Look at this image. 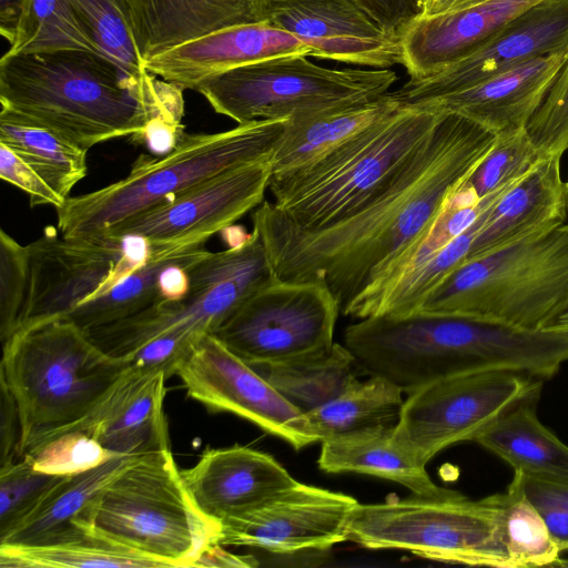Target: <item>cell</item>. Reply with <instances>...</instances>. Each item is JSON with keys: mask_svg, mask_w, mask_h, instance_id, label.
Segmentation results:
<instances>
[{"mask_svg": "<svg viewBox=\"0 0 568 568\" xmlns=\"http://www.w3.org/2000/svg\"><path fill=\"white\" fill-rule=\"evenodd\" d=\"M495 138L480 124L444 112L427 142L387 184L354 212L321 229H300L273 202L263 201L253 212V229L276 277L321 282L342 310L383 280L419 240Z\"/></svg>", "mask_w": 568, "mask_h": 568, "instance_id": "obj_1", "label": "cell"}, {"mask_svg": "<svg viewBox=\"0 0 568 568\" xmlns=\"http://www.w3.org/2000/svg\"><path fill=\"white\" fill-rule=\"evenodd\" d=\"M344 345L363 368L407 394L474 368H507L548 379L566 355L565 337L556 328L425 312L358 320L346 327Z\"/></svg>", "mask_w": 568, "mask_h": 568, "instance_id": "obj_2", "label": "cell"}, {"mask_svg": "<svg viewBox=\"0 0 568 568\" xmlns=\"http://www.w3.org/2000/svg\"><path fill=\"white\" fill-rule=\"evenodd\" d=\"M175 84L146 73L130 77L104 54L84 50L6 52L0 60V104L89 150L141 133Z\"/></svg>", "mask_w": 568, "mask_h": 568, "instance_id": "obj_3", "label": "cell"}, {"mask_svg": "<svg viewBox=\"0 0 568 568\" xmlns=\"http://www.w3.org/2000/svg\"><path fill=\"white\" fill-rule=\"evenodd\" d=\"M130 367L64 318L16 332L2 345L0 378L19 409L18 458L87 417Z\"/></svg>", "mask_w": 568, "mask_h": 568, "instance_id": "obj_4", "label": "cell"}, {"mask_svg": "<svg viewBox=\"0 0 568 568\" xmlns=\"http://www.w3.org/2000/svg\"><path fill=\"white\" fill-rule=\"evenodd\" d=\"M444 112L404 104L318 160L271 176L275 207L295 226L316 230L354 212L422 149Z\"/></svg>", "mask_w": 568, "mask_h": 568, "instance_id": "obj_5", "label": "cell"}, {"mask_svg": "<svg viewBox=\"0 0 568 568\" xmlns=\"http://www.w3.org/2000/svg\"><path fill=\"white\" fill-rule=\"evenodd\" d=\"M287 120H261L216 133H184L161 156L141 155L129 174L57 210L64 237L100 235L111 226L234 166L270 158Z\"/></svg>", "mask_w": 568, "mask_h": 568, "instance_id": "obj_6", "label": "cell"}, {"mask_svg": "<svg viewBox=\"0 0 568 568\" xmlns=\"http://www.w3.org/2000/svg\"><path fill=\"white\" fill-rule=\"evenodd\" d=\"M568 303V223L469 260L417 312L547 327Z\"/></svg>", "mask_w": 568, "mask_h": 568, "instance_id": "obj_7", "label": "cell"}, {"mask_svg": "<svg viewBox=\"0 0 568 568\" xmlns=\"http://www.w3.org/2000/svg\"><path fill=\"white\" fill-rule=\"evenodd\" d=\"M80 528L168 567H194L222 526L191 500L171 449L140 455L89 506Z\"/></svg>", "mask_w": 568, "mask_h": 568, "instance_id": "obj_8", "label": "cell"}, {"mask_svg": "<svg viewBox=\"0 0 568 568\" xmlns=\"http://www.w3.org/2000/svg\"><path fill=\"white\" fill-rule=\"evenodd\" d=\"M347 541L446 564L513 568L503 540L497 494L479 500L459 494L445 499L414 495L358 503L348 520Z\"/></svg>", "mask_w": 568, "mask_h": 568, "instance_id": "obj_9", "label": "cell"}, {"mask_svg": "<svg viewBox=\"0 0 568 568\" xmlns=\"http://www.w3.org/2000/svg\"><path fill=\"white\" fill-rule=\"evenodd\" d=\"M397 75L388 69H327L291 54L215 74L193 91L237 124L291 118L374 100Z\"/></svg>", "mask_w": 568, "mask_h": 568, "instance_id": "obj_10", "label": "cell"}, {"mask_svg": "<svg viewBox=\"0 0 568 568\" xmlns=\"http://www.w3.org/2000/svg\"><path fill=\"white\" fill-rule=\"evenodd\" d=\"M189 293L159 300L143 311L87 335L105 354L124 358L168 333L200 339L212 334L250 295L276 278L260 234L253 229L237 244L207 252L187 268Z\"/></svg>", "mask_w": 568, "mask_h": 568, "instance_id": "obj_11", "label": "cell"}, {"mask_svg": "<svg viewBox=\"0 0 568 568\" xmlns=\"http://www.w3.org/2000/svg\"><path fill=\"white\" fill-rule=\"evenodd\" d=\"M542 382L507 368H474L437 378L408 393L394 439L426 466L446 447L474 442L507 409L540 393Z\"/></svg>", "mask_w": 568, "mask_h": 568, "instance_id": "obj_12", "label": "cell"}, {"mask_svg": "<svg viewBox=\"0 0 568 568\" xmlns=\"http://www.w3.org/2000/svg\"><path fill=\"white\" fill-rule=\"evenodd\" d=\"M29 248V284L18 331L65 317L81 303L102 295L153 256L140 236L64 237L53 227Z\"/></svg>", "mask_w": 568, "mask_h": 568, "instance_id": "obj_13", "label": "cell"}, {"mask_svg": "<svg viewBox=\"0 0 568 568\" xmlns=\"http://www.w3.org/2000/svg\"><path fill=\"white\" fill-rule=\"evenodd\" d=\"M339 312V302L325 284L276 277L212 335L250 365L284 361L331 347Z\"/></svg>", "mask_w": 568, "mask_h": 568, "instance_id": "obj_14", "label": "cell"}, {"mask_svg": "<svg viewBox=\"0 0 568 568\" xmlns=\"http://www.w3.org/2000/svg\"><path fill=\"white\" fill-rule=\"evenodd\" d=\"M187 396L213 413H231L300 450L317 438L307 418L214 335L202 336L175 368Z\"/></svg>", "mask_w": 568, "mask_h": 568, "instance_id": "obj_15", "label": "cell"}, {"mask_svg": "<svg viewBox=\"0 0 568 568\" xmlns=\"http://www.w3.org/2000/svg\"><path fill=\"white\" fill-rule=\"evenodd\" d=\"M271 176L270 158L234 166L100 235L140 236L152 243L185 239L207 241L264 201Z\"/></svg>", "mask_w": 568, "mask_h": 568, "instance_id": "obj_16", "label": "cell"}, {"mask_svg": "<svg viewBox=\"0 0 568 568\" xmlns=\"http://www.w3.org/2000/svg\"><path fill=\"white\" fill-rule=\"evenodd\" d=\"M357 504L349 495L298 481L223 524L220 544L277 555L326 551L347 541L348 520Z\"/></svg>", "mask_w": 568, "mask_h": 568, "instance_id": "obj_17", "label": "cell"}, {"mask_svg": "<svg viewBox=\"0 0 568 568\" xmlns=\"http://www.w3.org/2000/svg\"><path fill=\"white\" fill-rule=\"evenodd\" d=\"M568 54V0H540L467 57L398 91L404 104H417L470 88L527 60Z\"/></svg>", "mask_w": 568, "mask_h": 568, "instance_id": "obj_18", "label": "cell"}, {"mask_svg": "<svg viewBox=\"0 0 568 568\" xmlns=\"http://www.w3.org/2000/svg\"><path fill=\"white\" fill-rule=\"evenodd\" d=\"M268 22L304 41L316 58L373 69L403 62L399 34L355 0H275Z\"/></svg>", "mask_w": 568, "mask_h": 568, "instance_id": "obj_19", "label": "cell"}, {"mask_svg": "<svg viewBox=\"0 0 568 568\" xmlns=\"http://www.w3.org/2000/svg\"><path fill=\"white\" fill-rule=\"evenodd\" d=\"M180 474L197 510L221 526L298 483L273 456L239 444L205 449Z\"/></svg>", "mask_w": 568, "mask_h": 568, "instance_id": "obj_20", "label": "cell"}, {"mask_svg": "<svg viewBox=\"0 0 568 568\" xmlns=\"http://www.w3.org/2000/svg\"><path fill=\"white\" fill-rule=\"evenodd\" d=\"M302 54L313 57L301 39L268 21L225 28L175 45L144 61V69L183 90L245 64Z\"/></svg>", "mask_w": 568, "mask_h": 568, "instance_id": "obj_21", "label": "cell"}, {"mask_svg": "<svg viewBox=\"0 0 568 568\" xmlns=\"http://www.w3.org/2000/svg\"><path fill=\"white\" fill-rule=\"evenodd\" d=\"M166 378L163 371L131 366L104 399L70 430L88 433L115 455L170 450L163 409Z\"/></svg>", "mask_w": 568, "mask_h": 568, "instance_id": "obj_22", "label": "cell"}, {"mask_svg": "<svg viewBox=\"0 0 568 568\" xmlns=\"http://www.w3.org/2000/svg\"><path fill=\"white\" fill-rule=\"evenodd\" d=\"M540 0H491L464 10L416 17L399 34L410 79L430 77L467 57Z\"/></svg>", "mask_w": 568, "mask_h": 568, "instance_id": "obj_23", "label": "cell"}, {"mask_svg": "<svg viewBox=\"0 0 568 568\" xmlns=\"http://www.w3.org/2000/svg\"><path fill=\"white\" fill-rule=\"evenodd\" d=\"M567 59L562 53L537 57L470 88L422 103L463 115L495 134L524 129Z\"/></svg>", "mask_w": 568, "mask_h": 568, "instance_id": "obj_24", "label": "cell"}, {"mask_svg": "<svg viewBox=\"0 0 568 568\" xmlns=\"http://www.w3.org/2000/svg\"><path fill=\"white\" fill-rule=\"evenodd\" d=\"M561 156L540 158L491 205L473 242L469 260L565 223L568 187Z\"/></svg>", "mask_w": 568, "mask_h": 568, "instance_id": "obj_25", "label": "cell"}, {"mask_svg": "<svg viewBox=\"0 0 568 568\" xmlns=\"http://www.w3.org/2000/svg\"><path fill=\"white\" fill-rule=\"evenodd\" d=\"M275 0H125L143 60L205 34L268 21Z\"/></svg>", "mask_w": 568, "mask_h": 568, "instance_id": "obj_26", "label": "cell"}, {"mask_svg": "<svg viewBox=\"0 0 568 568\" xmlns=\"http://www.w3.org/2000/svg\"><path fill=\"white\" fill-rule=\"evenodd\" d=\"M395 425L358 429L323 439L317 459L325 473H356L400 484L414 495L445 499L460 493L436 485L412 455L394 439Z\"/></svg>", "mask_w": 568, "mask_h": 568, "instance_id": "obj_27", "label": "cell"}, {"mask_svg": "<svg viewBox=\"0 0 568 568\" xmlns=\"http://www.w3.org/2000/svg\"><path fill=\"white\" fill-rule=\"evenodd\" d=\"M395 92L371 101L291 118L270 155L272 176L301 169L399 110Z\"/></svg>", "mask_w": 568, "mask_h": 568, "instance_id": "obj_28", "label": "cell"}, {"mask_svg": "<svg viewBox=\"0 0 568 568\" xmlns=\"http://www.w3.org/2000/svg\"><path fill=\"white\" fill-rule=\"evenodd\" d=\"M136 457L116 456L95 468L67 476L0 545L48 546L83 536L87 532L80 523L89 506Z\"/></svg>", "mask_w": 568, "mask_h": 568, "instance_id": "obj_29", "label": "cell"}, {"mask_svg": "<svg viewBox=\"0 0 568 568\" xmlns=\"http://www.w3.org/2000/svg\"><path fill=\"white\" fill-rule=\"evenodd\" d=\"M540 393L503 413L474 442L524 473L568 478V445L537 417Z\"/></svg>", "mask_w": 568, "mask_h": 568, "instance_id": "obj_30", "label": "cell"}, {"mask_svg": "<svg viewBox=\"0 0 568 568\" xmlns=\"http://www.w3.org/2000/svg\"><path fill=\"white\" fill-rule=\"evenodd\" d=\"M355 364L358 363L349 349L334 342L316 353L251 366L305 415L336 397L357 378Z\"/></svg>", "mask_w": 568, "mask_h": 568, "instance_id": "obj_31", "label": "cell"}, {"mask_svg": "<svg viewBox=\"0 0 568 568\" xmlns=\"http://www.w3.org/2000/svg\"><path fill=\"white\" fill-rule=\"evenodd\" d=\"M205 242L197 239L151 242L155 252L145 265L106 293L81 303L63 318L89 333L135 315L160 300L162 270L170 263L192 256L204 247Z\"/></svg>", "mask_w": 568, "mask_h": 568, "instance_id": "obj_32", "label": "cell"}, {"mask_svg": "<svg viewBox=\"0 0 568 568\" xmlns=\"http://www.w3.org/2000/svg\"><path fill=\"white\" fill-rule=\"evenodd\" d=\"M0 143L24 160L62 199L88 172V150L1 109Z\"/></svg>", "mask_w": 568, "mask_h": 568, "instance_id": "obj_33", "label": "cell"}, {"mask_svg": "<svg viewBox=\"0 0 568 568\" xmlns=\"http://www.w3.org/2000/svg\"><path fill=\"white\" fill-rule=\"evenodd\" d=\"M403 389L387 378L371 374L355 378L336 397L305 414L318 442L358 429L395 425L404 404Z\"/></svg>", "mask_w": 568, "mask_h": 568, "instance_id": "obj_34", "label": "cell"}, {"mask_svg": "<svg viewBox=\"0 0 568 568\" xmlns=\"http://www.w3.org/2000/svg\"><path fill=\"white\" fill-rule=\"evenodd\" d=\"M1 568H154L168 567L161 560L148 557L129 547L87 532L57 545H0Z\"/></svg>", "mask_w": 568, "mask_h": 568, "instance_id": "obj_35", "label": "cell"}, {"mask_svg": "<svg viewBox=\"0 0 568 568\" xmlns=\"http://www.w3.org/2000/svg\"><path fill=\"white\" fill-rule=\"evenodd\" d=\"M511 184L480 199L466 179L447 196L428 229L397 261L387 275L345 305L341 312L349 305L375 294L402 276L419 268L433 255L474 223Z\"/></svg>", "mask_w": 568, "mask_h": 568, "instance_id": "obj_36", "label": "cell"}, {"mask_svg": "<svg viewBox=\"0 0 568 568\" xmlns=\"http://www.w3.org/2000/svg\"><path fill=\"white\" fill-rule=\"evenodd\" d=\"M58 50H84L103 54L65 0H30L8 52Z\"/></svg>", "mask_w": 568, "mask_h": 568, "instance_id": "obj_37", "label": "cell"}, {"mask_svg": "<svg viewBox=\"0 0 568 568\" xmlns=\"http://www.w3.org/2000/svg\"><path fill=\"white\" fill-rule=\"evenodd\" d=\"M497 498L501 507L503 540L511 567L558 565L561 552L530 501L510 483Z\"/></svg>", "mask_w": 568, "mask_h": 568, "instance_id": "obj_38", "label": "cell"}, {"mask_svg": "<svg viewBox=\"0 0 568 568\" xmlns=\"http://www.w3.org/2000/svg\"><path fill=\"white\" fill-rule=\"evenodd\" d=\"M65 1L101 52L142 81L148 71L133 40L125 0Z\"/></svg>", "mask_w": 568, "mask_h": 568, "instance_id": "obj_39", "label": "cell"}, {"mask_svg": "<svg viewBox=\"0 0 568 568\" xmlns=\"http://www.w3.org/2000/svg\"><path fill=\"white\" fill-rule=\"evenodd\" d=\"M540 158L527 128L505 131L467 180L481 199L519 180Z\"/></svg>", "mask_w": 568, "mask_h": 568, "instance_id": "obj_40", "label": "cell"}, {"mask_svg": "<svg viewBox=\"0 0 568 568\" xmlns=\"http://www.w3.org/2000/svg\"><path fill=\"white\" fill-rule=\"evenodd\" d=\"M65 477L38 471L24 458L0 466V540Z\"/></svg>", "mask_w": 568, "mask_h": 568, "instance_id": "obj_41", "label": "cell"}, {"mask_svg": "<svg viewBox=\"0 0 568 568\" xmlns=\"http://www.w3.org/2000/svg\"><path fill=\"white\" fill-rule=\"evenodd\" d=\"M115 455L82 430L54 436L26 453L32 467L41 473L71 476L95 468Z\"/></svg>", "mask_w": 568, "mask_h": 568, "instance_id": "obj_42", "label": "cell"}, {"mask_svg": "<svg viewBox=\"0 0 568 568\" xmlns=\"http://www.w3.org/2000/svg\"><path fill=\"white\" fill-rule=\"evenodd\" d=\"M29 248L4 230L0 231V341L6 344L16 333L27 298Z\"/></svg>", "mask_w": 568, "mask_h": 568, "instance_id": "obj_43", "label": "cell"}, {"mask_svg": "<svg viewBox=\"0 0 568 568\" xmlns=\"http://www.w3.org/2000/svg\"><path fill=\"white\" fill-rule=\"evenodd\" d=\"M537 509L561 554H568V478L514 470L510 481Z\"/></svg>", "mask_w": 568, "mask_h": 568, "instance_id": "obj_44", "label": "cell"}, {"mask_svg": "<svg viewBox=\"0 0 568 568\" xmlns=\"http://www.w3.org/2000/svg\"><path fill=\"white\" fill-rule=\"evenodd\" d=\"M527 130L541 158L568 151V59Z\"/></svg>", "mask_w": 568, "mask_h": 568, "instance_id": "obj_45", "label": "cell"}, {"mask_svg": "<svg viewBox=\"0 0 568 568\" xmlns=\"http://www.w3.org/2000/svg\"><path fill=\"white\" fill-rule=\"evenodd\" d=\"M0 178L29 195L30 205H52L60 209L62 199L24 160L0 143Z\"/></svg>", "mask_w": 568, "mask_h": 568, "instance_id": "obj_46", "label": "cell"}, {"mask_svg": "<svg viewBox=\"0 0 568 568\" xmlns=\"http://www.w3.org/2000/svg\"><path fill=\"white\" fill-rule=\"evenodd\" d=\"M21 423L17 402L0 378V466L18 459Z\"/></svg>", "mask_w": 568, "mask_h": 568, "instance_id": "obj_47", "label": "cell"}, {"mask_svg": "<svg viewBox=\"0 0 568 568\" xmlns=\"http://www.w3.org/2000/svg\"><path fill=\"white\" fill-rule=\"evenodd\" d=\"M386 29L400 32L420 14L418 0H355Z\"/></svg>", "mask_w": 568, "mask_h": 568, "instance_id": "obj_48", "label": "cell"}, {"mask_svg": "<svg viewBox=\"0 0 568 568\" xmlns=\"http://www.w3.org/2000/svg\"><path fill=\"white\" fill-rule=\"evenodd\" d=\"M258 562L253 556H243L232 554L223 548L221 544H213L206 547L197 560L194 567H219V568H231V567H256Z\"/></svg>", "mask_w": 568, "mask_h": 568, "instance_id": "obj_49", "label": "cell"}, {"mask_svg": "<svg viewBox=\"0 0 568 568\" xmlns=\"http://www.w3.org/2000/svg\"><path fill=\"white\" fill-rule=\"evenodd\" d=\"M30 0H0V33L12 43L20 19Z\"/></svg>", "mask_w": 568, "mask_h": 568, "instance_id": "obj_50", "label": "cell"}, {"mask_svg": "<svg viewBox=\"0 0 568 568\" xmlns=\"http://www.w3.org/2000/svg\"><path fill=\"white\" fill-rule=\"evenodd\" d=\"M491 0H425L420 8L422 17L450 13L475 7Z\"/></svg>", "mask_w": 568, "mask_h": 568, "instance_id": "obj_51", "label": "cell"}, {"mask_svg": "<svg viewBox=\"0 0 568 568\" xmlns=\"http://www.w3.org/2000/svg\"><path fill=\"white\" fill-rule=\"evenodd\" d=\"M547 327L568 328V303L554 316Z\"/></svg>", "mask_w": 568, "mask_h": 568, "instance_id": "obj_52", "label": "cell"}, {"mask_svg": "<svg viewBox=\"0 0 568 568\" xmlns=\"http://www.w3.org/2000/svg\"><path fill=\"white\" fill-rule=\"evenodd\" d=\"M424 2H425V0H418V3H419V6H420V8H422V4H423Z\"/></svg>", "mask_w": 568, "mask_h": 568, "instance_id": "obj_53", "label": "cell"}, {"mask_svg": "<svg viewBox=\"0 0 568 568\" xmlns=\"http://www.w3.org/2000/svg\"><path fill=\"white\" fill-rule=\"evenodd\" d=\"M567 187H568V181H567Z\"/></svg>", "mask_w": 568, "mask_h": 568, "instance_id": "obj_54", "label": "cell"}]
</instances>
